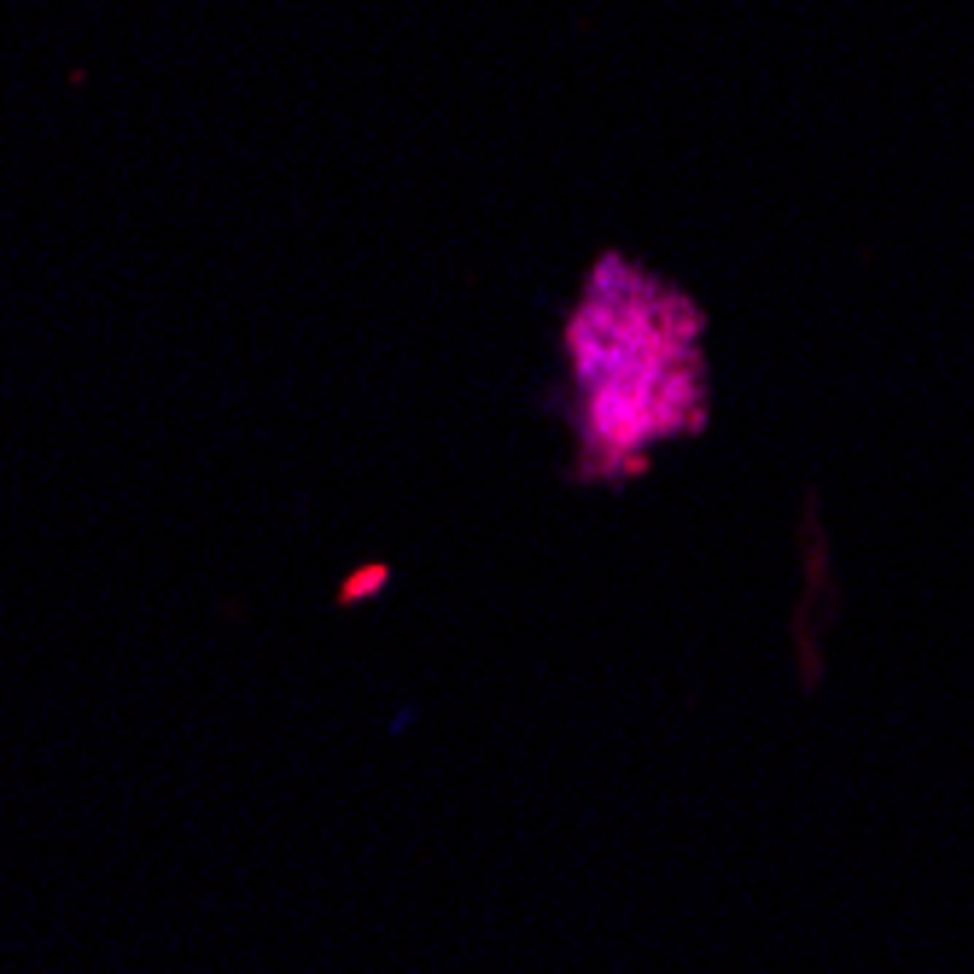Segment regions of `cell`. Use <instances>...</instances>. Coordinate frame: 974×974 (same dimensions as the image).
I'll return each instance as SVG.
<instances>
[{
    "label": "cell",
    "mask_w": 974,
    "mask_h": 974,
    "mask_svg": "<svg viewBox=\"0 0 974 974\" xmlns=\"http://www.w3.org/2000/svg\"><path fill=\"white\" fill-rule=\"evenodd\" d=\"M560 420L572 479L636 484L713 420L706 315L660 269L601 251L560 315Z\"/></svg>",
    "instance_id": "obj_1"
}]
</instances>
